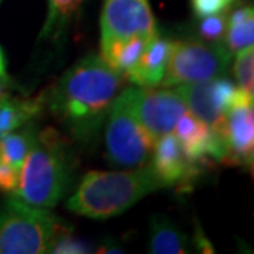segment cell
<instances>
[{"label": "cell", "instance_id": "1", "mask_svg": "<svg viewBox=\"0 0 254 254\" xmlns=\"http://www.w3.org/2000/svg\"><path fill=\"white\" fill-rule=\"evenodd\" d=\"M123 79L100 55L89 54L47 92L46 105L75 140L92 143L105 126Z\"/></svg>", "mask_w": 254, "mask_h": 254}, {"label": "cell", "instance_id": "2", "mask_svg": "<svg viewBox=\"0 0 254 254\" xmlns=\"http://www.w3.org/2000/svg\"><path fill=\"white\" fill-rule=\"evenodd\" d=\"M165 188L150 161L134 170L91 171L66 202L73 213L91 219H109L136 205L145 195Z\"/></svg>", "mask_w": 254, "mask_h": 254}, {"label": "cell", "instance_id": "3", "mask_svg": "<svg viewBox=\"0 0 254 254\" xmlns=\"http://www.w3.org/2000/svg\"><path fill=\"white\" fill-rule=\"evenodd\" d=\"M71 175L72 158L66 140L47 127L37 133L24 158L14 195L33 206L54 208L68 190Z\"/></svg>", "mask_w": 254, "mask_h": 254}, {"label": "cell", "instance_id": "4", "mask_svg": "<svg viewBox=\"0 0 254 254\" xmlns=\"http://www.w3.org/2000/svg\"><path fill=\"white\" fill-rule=\"evenodd\" d=\"M65 225L47 208L28 205L17 196L0 208V254H43Z\"/></svg>", "mask_w": 254, "mask_h": 254}, {"label": "cell", "instance_id": "5", "mask_svg": "<svg viewBox=\"0 0 254 254\" xmlns=\"http://www.w3.org/2000/svg\"><path fill=\"white\" fill-rule=\"evenodd\" d=\"M155 140L130 108L126 91L119 92L105 122L106 160L118 168H137L150 161Z\"/></svg>", "mask_w": 254, "mask_h": 254}, {"label": "cell", "instance_id": "6", "mask_svg": "<svg viewBox=\"0 0 254 254\" xmlns=\"http://www.w3.org/2000/svg\"><path fill=\"white\" fill-rule=\"evenodd\" d=\"M232 53L223 43L190 38L173 41L167 71L160 85L165 88L226 76Z\"/></svg>", "mask_w": 254, "mask_h": 254}, {"label": "cell", "instance_id": "7", "mask_svg": "<svg viewBox=\"0 0 254 254\" xmlns=\"http://www.w3.org/2000/svg\"><path fill=\"white\" fill-rule=\"evenodd\" d=\"M187 109L206 126L225 137L226 115L232 106L243 99H250L236 83L219 76L213 79L175 85ZM254 100V99H250Z\"/></svg>", "mask_w": 254, "mask_h": 254}, {"label": "cell", "instance_id": "8", "mask_svg": "<svg viewBox=\"0 0 254 254\" xmlns=\"http://www.w3.org/2000/svg\"><path fill=\"white\" fill-rule=\"evenodd\" d=\"M130 108L140 125L155 141L160 137L173 133L174 127L187 106L178 92L167 89H155V86L126 88Z\"/></svg>", "mask_w": 254, "mask_h": 254}, {"label": "cell", "instance_id": "9", "mask_svg": "<svg viewBox=\"0 0 254 254\" xmlns=\"http://www.w3.org/2000/svg\"><path fill=\"white\" fill-rule=\"evenodd\" d=\"M100 41L112 38L157 34L155 18L148 0H105L100 16Z\"/></svg>", "mask_w": 254, "mask_h": 254}, {"label": "cell", "instance_id": "10", "mask_svg": "<svg viewBox=\"0 0 254 254\" xmlns=\"http://www.w3.org/2000/svg\"><path fill=\"white\" fill-rule=\"evenodd\" d=\"M174 136L181 144L182 151L190 163L203 165L209 158L225 161V137L212 131L205 123L195 118L190 110L182 115L174 127Z\"/></svg>", "mask_w": 254, "mask_h": 254}, {"label": "cell", "instance_id": "11", "mask_svg": "<svg viewBox=\"0 0 254 254\" xmlns=\"http://www.w3.org/2000/svg\"><path fill=\"white\" fill-rule=\"evenodd\" d=\"M226 157L223 164L252 168L254 160L253 100L243 99L232 106L225 126Z\"/></svg>", "mask_w": 254, "mask_h": 254}, {"label": "cell", "instance_id": "12", "mask_svg": "<svg viewBox=\"0 0 254 254\" xmlns=\"http://www.w3.org/2000/svg\"><path fill=\"white\" fill-rule=\"evenodd\" d=\"M150 165L164 187L182 188L199 173L198 164L190 163L182 151L181 144L173 133L160 137L154 143Z\"/></svg>", "mask_w": 254, "mask_h": 254}, {"label": "cell", "instance_id": "13", "mask_svg": "<svg viewBox=\"0 0 254 254\" xmlns=\"http://www.w3.org/2000/svg\"><path fill=\"white\" fill-rule=\"evenodd\" d=\"M171 48V40L161 38L158 34L151 37L134 66L125 75V78L137 86H158L167 71Z\"/></svg>", "mask_w": 254, "mask_h": 254}, {"label": "cell", "instance_id": "14", "mask_svg": "<svg viewBox=\"0 0 254 254\" xmlns=\"http://www.w3.org/2000/svg\"><path fill=\"white\" fill-rule=\"evenodd\" d=\"M47 103V92H41L36 98L20 99L7 98L0 100V131L3 134L26 126L37 118Z\"/></svg>", "mask_w": 254, "mask_h": 254}, {"label": "cell", "instance_id": "15", "mask_svg": "<svg viewBox=\"0 0 254 254\" xmlns=\"http://www.w3.org/2000/svg\"><path fill=\"white\" fill-rule=\"evenodd\" d=\"M148 252L153 254L190 253V242L171 219L164 215H154L150 220Z\"/></svg>", "mask_w": 254, "mask_h": 254}, {"label": "cell", "instance_id": "16", "mask_svg": "<svg viewBox=\"0 0 254 254\" xmlns=\"http://www.w3.org/2000/svg\"><path fill=\"white\" fill-rule=\"evenodd\" d=\"M148 40L150 38L130 37V38H112V40L100 41L102 44L100 57L113 69H116L125 76L134 66Z\"/></svg>", "mask_w": 254, "mask_h": 254}, {"label": "cell", "instance_id": "17", "mask_svg": "<svg viewBox=\"0 0 254 254\" xmlns=\"http://www.w3.org/2000/svg\"><path fill=\"white\" fill-rule=\"evenodd\" d=\"M83 1L85 0H48V13L38 34V40L58 41L65 34Z\"/></svg>", "mask_w": 254, "mask_h": 254}, {"label": "cell", "instance_id": "18", "mask_svg": "<svg viewBox=\"0 0 254 254\" xmlns=\"http://www.w3.org/2000/svg\"><path fill=\"white\" fill-rule=\"evenodd\" d=\"M225 41L232 54H237L242 50L253 47L254 11L252 6L239 7L227 16Z\"/></svg>", "mask_w": 254, "mask_h": 254}, {"label": "cell", "instance_id": "19", "mask_svg": "<svg viewBox=\"0 0 254 254\" xmlns=\"http://www.w3.org/2000/svg\"><path fill=\"white\" fill-rule=\"evenodd\" d=\"M36 128L30 126V123L27 127H24L20 131L13 130L10 133L3 134L1 140H0V158L11 164L14 168H17L20 171L26 155L36 140Z\"/></svg>", "mask_w": 254, "mask_h": 254}, {"label": "cell", "instance_id": "20", "mask_svg": "<svg viewBox=\"0 0 254 254\" xmlns=\"http://www.w3.org/2000/svg\"><path fill=\"white\" fill-rule=\"evenodd\" d=\"M235 63V75L237 79V86L250 98L254 99V50L249 47L237 53Z\"/></svg>", "mask_w": 254, "mask_h": 254}, {"label": "cell", "instance_id": "21", "mask_svg": "<svg viewBox=\"0 0 254 254\" xmlns=\"http://www.w3.org/2000/svg\"><path fill=\"white\" fill-rule=\"evenodd\" d=\"M92 247L82 242L81 239L75 237L71 233L68 226L61 229L57 236L54 237L53 243L50 245V249L47 253L54 254H85L91 253Z\"/></svg>", "mask_w": 254, "mask_h": 254}, {"label": "cell", "instance_id": "22", "mask_svg": "<svg viewBox=\"0 0 254 254\" xmlns=\"http://www.w3.org/2000/svg\"><path fill=\"white\" fill-rule=\"evenodd\" d=\"M227 30V16L223 13L212 14L202 17L199 23L198 33L199 37L205 41H213V43H223Z\"/></svg>", "mask_w": 254, "mask_h": 254}, {"label": "cell", "instance_id": "23", "mask_svg": "<svg viewBox=\"0 0 254 254\" xmlns=\"http://www.w3.org/2000/svg\"><path fill=\"white\" fill-rule=\"evenodd\" d=\"M18 174L17 168L0 158V192L14 193L18 184Z\"/></svg>", "mask_w": 254, "mask_h": 254}, {"label": "cell", "instance_id": "24", "mask_svg": "<svg viewBox=\"0 0 254 254\" xmlns=\"http://www.w3.org/2000/svg\"><path fill=\"white\" fill-rule=\"evenodd\" d=\"M190 3L198 17H206L222 13L229 4L227 0H190Z\"/></svg>", "mask_w": 254, "mask_h": 254}, {"label": "cell", "instance_id": "25", "mask_svg": "<svg viewBox=\"0 0 254 254\" xmlns=\"http://www.w3.org/2000/svg\"><path fill=\"white\" fill-rule=\"evenodd\" d=\"M0 81L9 85L10 76L7 73V65H6V57L3 53V48L0 46Z\"/></svg>", "mask_w": 254, "mask_h": 254}, {"label": "cell", "instance_id": "26", "mask_svg": "<svg viewBox=\"0 0 254 254\" xmlns=\"http://www.w3.org/2000/svg\"><path fill=\"white\" fill-rule=\"evenodd\" d=\"M6 85H7V83H4V82L0 81V100L4 99V98H7V96H9V92H7Z\"/></svg>", "mask_w": 254, "mask_h": 254}, {"label": "cell", "instance_id": "27", "mask_svg": "<svg viewBox=\"0 0 254 254\" xmlns=\"http://www.w3.org/2000/svg\"><path fill=\"white\" fill-rule=\"evenodd\" d=\"M1 137H3V133H1V131H0V140H1Z\"/></svg>", "mask_w": 254, "mask_h": 254}, {"label": "cell", "instance_id": "28", "mask_svg": "<svg viewBox=\"0 0 254 254\" xmlns=\"http://www.w3.org/2000/svg\"><path fill=\"white\" fill-rule=\"evenodd\" d=\"M227 1H229V3H230V1H233V0H227Z\"/></svg>", "mask_w": 254, "mask_h": 254}]
</instances>
